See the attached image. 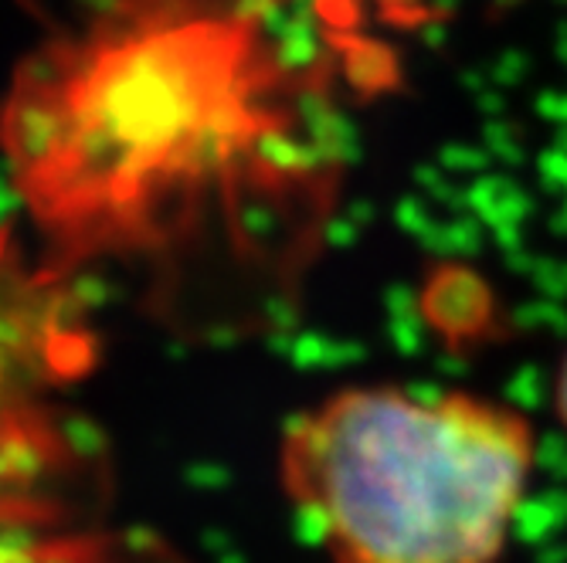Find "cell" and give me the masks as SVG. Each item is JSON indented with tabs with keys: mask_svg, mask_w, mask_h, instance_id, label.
<instances>
[{
	"mask_svg": "<svg viewBox=\"0 0 567 563\" xmlns=\"http://www.w3.org/2000/svg\"><path fill=\"white\" fill-rule=\"evenodd\" d=\"M292 0H106L0 102L38 259L113 272L181 333H241L296 285L333 146Z\"/></svg>",
	"mask_w": 567,
	"mask_h": 563,
	"instance_id": "cell-1",
	"label": "cell"
},
{
	"mask_svg": "<svg viewBox=\"0 0 567 563\" xmlns=\"http://www.w3.org/2000/svg\"><path fill=\"white\" fill-rule=\"evenodd\" d=\"M537 466L520 407L398 384L323 397L279 451L289 502L330 563H499Z\"/></svg>",
	"mask_w": 567,
	"mask_h": 563,
	"instance_id": "cell-2",
	"label": "cell"
},
{
	"mask_svg": "<svg viewBox=\"0 0 567 563\" xmlns=\"http://www.w3.org/2000/svg\"><path fill=\"white\" fill-rule=\"evenodd\" d=\"M79 282L0 234V550L95 533L113 466L75 387L95 367Z\"/></svg>",
	"mask_w": 567,
	"mask_h": 563,
	"instance_id": "cell-3",
	"label": "cell"
},
{
	"mask_svg": "<svg viewBox=\"0 0 567 563\" xmlns=\"http://www.w3.org/2000/svg\"><path fill=\"white\" fill-rule=\"evenodd\" d=\"M554 411H557L560 425L567 428V353H564L560 371H557V384H554Z\"/></svg>",
	"mask_w": 567,
	"mask_h": 563,
	"instance_id": "cell-4",
	"label": "cell"
}]
</instances>
